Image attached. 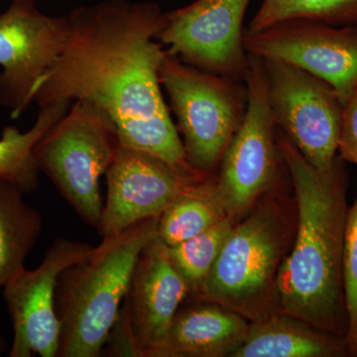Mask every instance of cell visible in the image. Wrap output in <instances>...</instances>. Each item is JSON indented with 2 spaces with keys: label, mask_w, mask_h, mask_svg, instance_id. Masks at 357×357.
<instances>
[{
  "label": "cell",
  "mask_w": 357,
  "mask_h": 357,
  "mask_svg": "<svg viewBox=\"0 0 357 357\" xmlns=\"http://www.w3.org/2000/svg\"><path fill=\"white\" fill-rule=\"evenodd\" d=\"M190 290L157 234L141 251L107 340L114 356L154 357Z\"/></svg>",
  "instance_id": "cell-9"
},
{
  "label": "cell",
  "mask_w": 357,
  "mask_h": 357,
  "mask_svg": "<svg viewBox=\"0 0 357 357\" xmlns=\"http://www.w3.org/2000/svg\"><path fill=\"white\" fill-rule=\"evenodd\" d=\"M163 13L153 2L103 0L70 13L69 36L39 79L33 100H86L114 121L119 143L192 169L164 98L159 72L166 56L156 34ZM203 174V173H202Z\"/></svg>",
  "instance_id": "cell-1"
},
{
  "label": "cell",
  "mask_w": 357,
  "mask_h": 357,
  "mask_svg": "<svg viewBox=\"0 0 357 357\" xmlns=\"http://www.w3.org/2000/svg\"><path fill=\"white\" fill-rule=\"evenodd\" d=\"M349 356L345 338L324 332L289 314L250 323L243 344L231 357Z\"/></svg>",
  "instance_id": "cell-16"
},
{
  "label": "cell",
  "mask_w": 357,
  "mask_h": 357,
  "mask_svg": "<svg viewBox=\"0 0 357 357\" xmlns=\"http://www.w3.org/2000/svg\"><path fill=\"white\" fill-rule=\"evenodd\" d=\"M250 1L197 0L164 13L156 39L185 64L244 82L249 56L243 20Z\"/></svg>",
  "instance_id": "cell-10"
},
{
  "label": "cell",
  "mask_w": 357,
  "mask_h": 357,
  "mask_svg": "<svg viewBox=\"0 0 357 357\" xmlns=\"http://www.w3.org/2000/svg\"><path fill=\"white\" fill-rule=\"evenodd\" d=\"M273 194L265 195L234 225L198 301L215 303L250 323L277 312V279L292 227Z\"/></svg>",
  "instance_id": "cell-4"
},
{
  "label": "cell",
  "mask_w": 357,
  "mask_h": 357,
  "mask_svg": "<svg viewBox=\"0 0 357 357\" xmlns=\"http://www.w3.org/2000/svg\"><path fill=\"white\" fill-rule=\"evenodd\" d=\"M202 302L177 312L154 357L231 356L239 349L250 321L215 303Z\"/></svg>",
  "instance_id": "cell-15"
},
{
  "label": "cell",
  "mask_w": 357,
  "mask_h": 357,
  "mask_svg": "<svg viewBox=\"0 0 357 357\" xmlns=\"http://www.w3.org/2000/svg\"><path fill=\"white\" fill-rule=\"evenodd\" d=\"M276 142L297 204L294 245L277 279V312L345 338L342 271L349 208L342 159L319 170L277 128Z\"/></svg>",
  "instance_id": "cell-2"
},
{
  "label": "cell",
  "mask_w": 357,
  "mask_h": 357,
  "mask_svg": "<svg viewBox=\"0 0 357 357\" xmlns=\"http://www.w3.org/2000/svg\"><path fill=\"white\" fill-rule=\"evenodd\" d=\"M69 30L68 16L46 15L35 1H13L0 14V105L13 119L34 102L35 86L62 53Z\"/></svg>",
  "instance_id": "cell-11"
},
{
  "label": "cell",
  "mask_w": 357,
  "mask_h": 357,
  "mask_svg": "<svg viewBox=\"0 0 357 357\" xmlns=\"http://www.w3.org/2000/svg\"><path fill=\"white\" fill-rule=\"evenodd\" d=\"M296 20L357 27V0H263L248 31L259 32Z\"/></svg>",
  "instance_id": "cell-20"
},
{
  "label": "cell",
  "mask_w": 357,
  "mask_h": 357,
  "mask_svg": "<svg viewBox=\"0 0 357 357\" xmlns=\"http://www.w3.org/2000/svg\"><path fill=\"white\" fill-rule=\"evenodd\" d=\"M208 176L213 175L184 172L159 157L119 143L105 172L107 195L98 234L109 236L141 220L159 218Z\"/></svg>",
  "instance_id": "cell-14"
},
{
  "label": "cell",
  "mask_w": 357,
  "mask_h": 357,
  "mask_svg": "<svg viewBox=\"0 0 357 357\" xmlns=\"http://www.w3.org/2000/svg\"><path fill=\"white\" fill-rule=\"evenodd\" d=\"M93 246L58 237L36 269L26 268L3 286V297L13 326L9 356L57 357L60 321L56 312L58 279L67 268L84 261Z\"/></svg>",
  "instance_id": "cell-12"
},
{
  "label": "cell",
  "mask_w": 357,
  "mask_h": 357,
  "mask_svg": "<svg viewBox=\"0 0 357 357\" xmlns=\"http://www.w3.org/2000/svg\"><path fill=\"white\" fill-rule=\"evenodd\" d=\"M24 195L18 185L0 181V287L24 269L43 229L41 215Z\"/></svg>",
  "instance_id": "cell-17"
},
{
  "label": "cell",
  "mask_w": 357,
  "mask_h": 357,
  "mask_svg": "<svg viewBox=\"0 0 357 357\" xmlns=\"http://www.w3.org/2000/svg\"><path fill=\"white\" fill-rule=\"evenodd\" d=\"M119 145L109 115L93 103L76 100L34 147L40 172L50 178L77 215L96 229L105 204L100 178L114 161Z\"/></svg>",
  "instance_id": "cell-5"
},
{
  "label": "cell",
  "mask_w": 357,
  "mask_h": 357,
  "mask_svg": "<svg viewBox=\"0 0 357 357\" xmlns=\"http://www.w3.org/2000/svg\"><path fill=\"white\" fill-rule=\"evenodd\" d=\"M250 55L279 60L324 79L342 105L357 86V27L318 21H284L259 32L244 33Z\"/></svg>",
  "instance_id": "cell-13"
},
{
  "label": "cell",
  "mask_w": 357,
  "mask_h": 357,
  "mask_svg": "<svg viewBox=\"0 0 357 357\" xmlns=\"http://www.w3.org/2000/svg\"><path fill=\"white\" fill-rule=\"evenodd\" d=\"M157 223L158 218H147L102 236L86 259L60 275L55 297L60 321L59 357L102 354L141 251L157 234Z\"/></svg>",
  "instance_id": "cell-3"
},
{
  "label": "cell",
  "mask_w": 357,
  "mask_h": 357,
  "mask_svg": "<svg viewBox=\"0 0 357 357\" xmlns=\"http://www.w3.org/2000/svg\"><path fill=\"white\" fill-rule=\"evenodd\" d=\"M338 153L344 161L357 166V86L342 105Z\"/></svg>",
  "instance_id": "cell-23"
},
{
  "label": "cell",
  "mask_w": 357,
  "mask_h": 357,
  "mask_svg": "<svg viewBox=\"0 0 357 357\" xmlns=\"http://www.w3.org/2000/svg\"><path fill=\"white\" fill-rule=\"evenodd\" d=\"M227 218L215 185L208 176L192 185L158 218L157 236L166 245L183 243Z\"/></svg>",
  "instance_id": "cell-19"
},
{
  "label": "cell",
  "mask_w": 357,
  "mask_h": 357,
  "mask_svg": "<svg viewBox=\"0 0 357 357\" xmlns=\"http://www.w3.org/2000/svg\"><path fill=\"white\" fill-rule=\"evenodd\" d=\"M13 1H35V0H13Z\"/></svg>",
  "instance_id": "cell-24"
},
{
  "label": "cell",
  "mask_w": 357,
  "mask_h": 357,
  "mask_svg": "<svg viewBox=\"0 0 357 357\" xmlns=\"http://www.w3.org/2000/svg\"><path fill=\"white\" fill-rule=\"evenodd\" d=\"M236 222L227 217L213 227L175 245H167L174 266L194 297L203 287Z\"/></svg>",
  "instance_id": "cell-21"
},
{
  "label": "cell",
  "mask_w": 357,
  "mask_h": 357,
  "mask_svg": "<svg viewBox=\"0 0 357 357\" xmlns=\"http://www.w3.org/2000/svg\"><path fill=\"white\" fill-rule=\"evenodd\" d=\"M275 126L311 165L328 170L337 158L342 103L335 89L306 70L262 59Z\"/></svg>",
  "instance_id": "cell-8"
},
{
  "label": "cell",
  "mask_w": 357,
  "mask_h": 357,
  "mask_svg": "<svg viewBox=\"0 0 357 357\" xmlns=\"http://www.w3.org/2000/svg\"><path fill=\"white\" fill-rule=\"evenodd\" d=\"M344 295L349 356L357 357V197L349 208L344 255Z\"/></svg>",
  "instance_id": "cell-22"
},
{
  "label": "cell",
  "mask_w": 357,
  "mask_h": 357,
  "mask_svg": "<svg viewBox=\"0 0 357 357\" xmlns=\"http://www.w3.org/2000/svg\"><path fill=\"white\" fill-rule=\"evenodd\" d=\"M248 56V69L244 77L248 107L215 177L225 213L236 222L274 189L282 161L268 100L264 62L257 56Z\"/></svg>",
  "instance_id": "cell-7"
},
{
  "label": "cell",
  "mask_w": 357,
  "mask_h": 357,
  "mask_svg": "<svg viewBox=\"0 0 357 357\" xmlns=\"http://www.w3.org/2000/svg\"><path fill=\"white\" fill-rule=\"evenodd\" d=\"M72 102L61 100L40 107L36 121L29 130L6 126L0 137V181L18 185L25 194L38 188L40 170L34 147L47 131L70 109Z\"/></svg>",
  "instance_id": "cell-18"
},
{
  "label": "cell",
  "mask_w": 357,
  "mask_h": 357,
  "mask_svg": "<svg viewBox=\"0 0 357 357\" xmlns=\"http://www.w3.org/2000/svg\"><path fill=\"white\" fill-rule=\"evenodd\" d=\"M159 77L188 162L198 172L213 175L243 121L246 86L238 79L185 64L167 52Z\"/></svg>",
  "instance_id": "cell-6"
}]
</instances>
